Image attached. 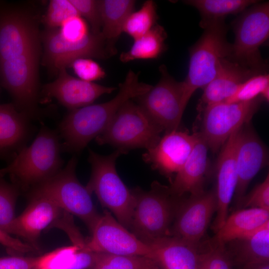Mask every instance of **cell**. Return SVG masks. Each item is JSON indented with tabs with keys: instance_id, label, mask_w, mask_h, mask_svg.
<instances>
[{
	"instance_id": "484cf974",
	"label": "cell",
	"mask_w": 269,
	"mask_h": 269,
	"mask_svg": "<svg viewBox=\"0 0 269 269\" xmlns=\"http://www.w3.org/2000/svg\"><path fill=\"white\" fill-rule=\"evenodd\" d=\"M97 255L72 244L38 257L34 269H90Z\"/></svg>"
},
{
	"instance_id": "ac0fdd59",
	"label": "cell",
	"mask_w": 269,
	"mask_h": 269,
	"mask_svg": "<svg viewBox=\"0 0 269 269\" xmlns=\"http://www.w3.org/2000/svg\"><path fill=\"white\" fill-rule=\"evenodd\" d=\"M241 127L236 130L223 145L217 161V214L212 227L215 232L222 227L228 216V208L236 188V149Z\"/></svg>"
},
{
	"instance_id": "7402d4cb",
	"label": "cell",
	"mask_w": 269,
	"mask_h": 269,
	"mask_svg": "<svg viewBox=\"0 0 269 269\" xmlns=\"http://www.w3.org/2000/svg\"><path fill=\"white\" fill-rule=\"evenodd\" d=\"M224 246L234 269L269 263V222Z\"/></svg>"
},
{
	"instance_id": "277c9868",
	"label": "cell",
	"mask_w": 269,
	"mask_h": 269,
	"mask_svg": "<svg viewBox=\"0 0 269 269\" xmlns=\"http://www.w3.org/2000/svg\"><path fill=\"white\" fill-rule=\"evenodd\" d=\"M134 206L130 231L147 245L171 236L172 226L180 202L169 187L154 181L150 189L131 190Z\"/></svg>"
},
{
	"instance_id": "ba28073f",
	"label": "cell",
	"mask_w": 269,
	"mask_h": 269,
	"mask_svg": "<svg viewBox=\"0 0 269 269\" xmlns=\"http://www.w3.org/2000/svg\"><path fill=\"white\" fill-rule=\"evenodd\" d=\"M163 130L132 100L117 111L104 131L95 138L99 145L109 144L127 153L130 150L153 148Z\"/></svg>"
},
{
	"instance_id": "4dcf8cb0",
	"label": "cell",
	"mask_w": 269,
	"mask_h": 269,
	"mask_svg": "<svg viewBox=\"0 0 269 269\" xmlns=\"http://www.w3.org/2000/svg\"><path fill=\"white\" fill-rule=\"evenodd\" d=\"M157 267L153 260L146 257L98 253L90 269H153Z\"/></svg>"
},
{
	"instance_id": "2e32d148",
	"label": "cell",
	"mask_w": 269,
	"mask_h": 269,
	"mask_svg": "<svg viewBox=\"0 0 269 269\" xmlns=\"http://www.w3.org/2000/svg\"><path fill=\"white\" fill-rule=\"evenodd\" d=\"M115 89L75 78L63 69L56 79L43 86L41 93L44 101L54 98L70 111L91 105L101 96Z\"/></svg>"
},
{
	"instance_id": "5b68a950",
	"label": "cell",
	"mask_w": 269,
	"mask_h": 269,
	"mask_svg": "<svg viewBox=\"0 0 269 269\" xmlns=\"http://www.w3.org/2000/svg\"><path fill=\"white\" fill-rule=\"evenodd\" d=\"M203 29L201 37L189 49L188 72L182 81L185 107L193 93L214 78L221 61L230 53L231 44L227 39L228 28L224 20L212 22Z\"/></svg>"
},
{
	"instance_id": "d6986e66",
	"label": "cell",
	"mask_w": 269,
	"mask_h": 269,
	"mask_svg": "<svg viewBox=\"0 0 269 269\" xmlns=\"http://www.w3.org/2000/svg\"><path fill=\"white\" fill-rule=\"evenodd\" d=\"M22 213L16 217L12 236L20 237L38 249L36 244L41 232L52 225L63 211L51 200L43 197H32Z\"/></svg>"
},
{
	"instance_id": "d590c367",
	"label": "cell",
	"mask_w": 269,
	"mask_h": 269,
	"mask_svg": "<svg viewBox=\"0 0 269 269\" xmlns=\"http://www.w3.org/2000/svg\"><path fill=\"white\" fill-rule=\"evenodd\" d=\"M76 8L79 15L88 23L91 32L97 34L101 33L102 28L100 0H70Z\"/></svg>"
},
{
	"instance_id": "5bb4252c",
	"label": "cell",
	"mask_w": 269,
	"mask_h": 269,
	"mask_svg": "<svg viewBox=\"0 0 269 269\" xmlns=\"http://www.w3.org/2000/svg\"><path fill=\"white\" fill-rule=\"evenodd\" d=\"M217 209L216 192L191 195L179 202L171 228V236L199 246Z\"/></svg>"
},
{
	"instance_id": "ab89813d",
	"label": "cell",
	"mask_w": 269,
	"mask_h": 269,
	"mask_svg": "<svg viewBox=\"0 0 269 269\" xmlns=\"http://www.w3.org/2000/svg\"><path fill=\"white\" fill-rule=\"evenodd\" d=\"M0 244L12 254H23L37 250L32 246L15 238L0 229Z\"/></svg>"
},
{
	"instance_id": "ffe728a7",
	"label": "cell",
	"mask_w": 269,
	"mask_h": 269,
	"mask_svg": "<svg viewBox=\"0 0 269 269\" xmlns=\"http://www.w3.org/2000/svg\"><path fill=\"white\" fill-rule=\"evenodd\" d=\"M260 73L229 59H223L214 78L203 89L198 108L223 102L231 97L239 86L251 76Z\"/></svg>"
},
{
	"instance_id": "7c38bea8",
	"label": "cell",
	"mask_w": 269,
	"mask_h": 269,
	"mask_svg": "<svg viewBox=\"0 0 269 269\" xmlns=\"http://www.w3.org/2000/svg\"><path fill=\"white\" fill-rule=\"evenodd\" d=\"M262 100L260 97L246 102H223L201 109L200 133L209 149L217 152L236 130L248 123L259 110Z\"/></svg>"
},
{
	"instance_id": "f1b7e54d",
	"label": "cell",
	"mask_w": 269,
	"mask_h": 269,
	"mask_svg": "<svg viewBox=\"0 0 269 269\" xmlns=\"http://www.w3.org/2000/svg\"><path fill=\"white\" fill-rule=\"evenodd\" d=\"M183 2L196 8L201 19L200 26L203 28L207 24L224 20L229 15L241 13L255 4V0H188Z\"/></svg>"
},
{
	"instance_id": "7a4b0ae2",
	"label": "cell",
	"mask_w": 269,
	"mask_h": 269,
	"mask_svg": "<svg viewBox=\"0 0 269 269\" xmlns=\"http://www.w3.org/2000/svg\"><path fill=\"white\" fill-rule=\"evenodd\" d=\"M151 87L139 81L138 73L130 70L112 99L69 111L58 126V133L63 140L62 151L73 153L80 152L104 131L126 102L143 94Z\"/></svg>"
},
{
	"instance_id": "52a82bcc",
	"label": "cell",
	"mask_w": 269,
	"mask_h": 269,
	"mask_svg": "<svg viewBox=\"0 0 269 269\" xmlns=\"http://www.w3.org/2000/svg\"><path fill=\"white\" fill-rule=\"evenodd\" d=\"M77 162L73 156L57 173L28 191V195L51 200L63 211L80 219L91 233L101 215L93 203L91 194L76 176Z\"/></svg>"
},
{
	"instance_id": "6da1fadb",
	"label": "cell",
	"mask_w": 269,
	"mask_h": 269,
	"mask_svg": "<svg viewBox=\"0 0 269 269\" xmlns=\"http://www.w3.org/2000/svg\"><path fill=\"white\" fill-rule=\"evenodd\" d=\"M39 18L26 7L0 15V81L16 108L33 120L42 115L38 106Z\"/></svg>"
},
{
	"instance_id": "f546056e",
	"label": "cell",
	"mask_w": 269,
	"mask_h": 269,
	"mask_svg": "<svg viewBox=\"0 0 269 269\" xmlns=\"http://www.w3.org/2000/svg\"><path fill=\"white\" fill-rule=\"evenodd\" d=\"M158 16L156 5L151 0L145 1L141 7L133 11L127 17L123 32L136 39L149 31L157 24Z\"/></svg>"
},
{
	"instance_id": "60d3db41",
	"label": "cell",
	"mask_w": 269,
	"mask_h": 269,
	"mask_svg": "<svg viewBox=\"0 0 269 269\" xmlns=\"http://www.w3.org/2000/svg\"><path fill=\"white\" fill-rule=\"evenodd\" d=\"M37 259L19 256L0 258V269H34Z\"/></svg>"
},
{
	"instance_id": "8fae6325",
	"label": "cell",
	"mask_w": 269,
	"mask_h": 269,
	"mask_svg": "<svg viewBox=\"0 0 269 269\" xmlns=\"http://www.w3.org/2000/svg\"><path fill=\"white\" fill-rule=\"evenodd\" d=\"M44 45L43 62L51 73L58 74L80 58L106 59L116 53L100 33L90 32L78 41L64 39L59 28L47 29L41 34Z\"/></svg>"
},
{
	"instance_id": "3957f363",
	"label": "cell",
	"mask_w": 269,
	"mask_h": 269,
	"mask_svg": "<svg viewBox=\"0 0 269 269\" xmlns=\"http://www.w3.org/2000/svg\"><path fill=\"white\" fill-rule=\"evenodd\" d=\"M60 138L57 131L41 127L31 144L0 169V177L9 175L13 184L24 192L49 179L62 169L64 164Z\"/></svg>"
},
{
	"instance_id": "f35d334b",
	"label": "cell",
	"mask_w": 269,
	"mask_h": 269,
	"mask_svg": "<svg viewBox=\"0 0 269 269\" xmlns=\"http://www.w3.org/2000/svg\"><path fill=\"white\" fill-rule=\"evenodd\" d=\"M59 30L64 39L70 41H80L91 32L89 24L80 15L72 17L65 21Z\"/></svg>"
},
{
	"instance_id": "9c48e42d",
	"label": "cell",
	"mask_w": 269,
	"mask_h": 269,
	"mask_svg": "<svg viewBox=\"0 0 269 269\" xmlns=\"http://www.w3.org/2000/svg\"><path fill=\"white\" fill-rule=\"evenodd\" d=\"M235 40L231 44L229 59L248 69L267 72V62L260 47L269 36V2H257L233 22Z\"/></svg>"
},
{
	"instance_id": "e575fe53",
	"label": "cell",
	"mask_w": 269,
	"mask_h": 269,
	"mask_svg": "<svg viewBox=\"0 0 269 269\" xmlns=\"http://www.w3.org/2000/svg\"><path fill=\"white\" fill-rule=\"evenodd\" d=\"M79 15L70 0H51L43 17L46 28H59L68 19Z\"/></svg>"
},
{
	"instance_id": "1f68e13d",
	"label": "cell",
	"mask_w": 269,
	"mask_h": 269,
	"mask_svg": "<svg viewBox=\"0 0 269 269\" xmlns=\"http://www.w3.org/2000/svg\"><path fill=\"white\" fill-rule=\"evenodd\" d=\"M269 100V74L267 72L255 74L238 88L235 93L225 102L240 103L252 101L259 97Z\"/></svg>"
},
{
	"instance_id": "30bf717a",
	"label": "cell",
	"mask_w": 269,
	"mask_h": 269,
	"mask_svg": "<svg viewBox=\"0 0 269 269\" xmlns=\"http://www.w3.org/2000/svg\"><path fill=\"white\" fill-rule=\"evenodd\" d=\"M159 71L158 83L135 100L146 115L167 133L178 130L186 107L182 82L172 77L164 65L159 67Z\"/></svg>"
},
{
	"instance_id": "74e56055",
	"label": "cell",
	"mask_w": 269,
	"mask_h": 269,
	"mask_svg": "<svg viewBox=\"0 0 269 269\" xmlns=\"http://www.w3.org/2000/svg\"><path fill=\"white\" fill-rule=\"evenodd\" d=\"M70 67L79 79L88 82L100 80L106 75L104 69L92 58H78L74 60Z\"/></svg>"
},
{
	"instance_id": "9a60e30c",
	"label": "cell",
	"mask_w": 269,
	"mask_h": 269,
	"mask_svg": "<svg viewBox=\"0 0 269 269\" xmlns=\"http://www.w3.org/2000/svg\"><path fill=\"white\" fill-rule=\"evenodd\" d=\"M199 133L190 134L178 130L165 133L155 146L142 154V159L153 169L170 177L182 167Z\"/></svg>"
},
{
	"instance_id": "8992f818",
	"label": "cell",
	"mask_w": 269,
	"mask_h": 269,
	"mask_svg": "<svg viewBox=\"0 0 269 269\" xmlns=\"http://www.w3.org/2000/svg\"><path fill=\"white\" fill-rule=\"evenodd\" d=\"M127 153L116 149L111 154L103 155L89 149L88 161L91 174L86 186L92 194L94 193L101 205L108 209L117 221L129 230L132 221L134 199L119 176L116 163L117 158Z\"/></svg>"
},
{
	"instance_id": "4fadbf2b",
	"label": "cell",
	"mask_w": 269,
	"mask_h": 269,
	"mask_svg": "<svg viewBox=\"0 0 269 269\" xmlns=\"http://www.w3.org/2000/svg\"><path fill=\"white\" fill-rule=\"evenodd\" d=\"M87 240V250L128 256H143L150 259L152 250L149 245L137 238L120 223L107 210L100 215Z\"/></svg>"
},
{
	"instance_id": "d4e9b609",
	"label": "cell",
	"mask_w": 269,
	"mask_h": 269,
	"mask_svg": "<svg viewBox=\"0 0 269 269\" xmlns=\"http://www.w3.org/2000/svg\"><path fill=\"white\" fill-rule=\"evenodd\" d=\"M269 222V211L259 208H242L227 218L222 227L209 243L224 245L248 235Z\"/></svg>"
},
{
	"instance_id": "44dd1931",
	"label": "cell",
	"mask_w": 269,
	"mask_h": 269,
	"mask_svg": "<svg viewBox=\"0 0 269 269\" xmlns=\"http://www.w3.org/2000/svg\"><path fill=\"white\" fill-rule=\"evenodd\" d=\"M30 121L14 105H0V158L11 160L26 146L33 131Z\"/></svg>"
},
{
	"instance_id": "4316f807",
	"label": "cell",
	"mask_w": 269,
	"mask_h": 269,
	"mask_svg": "<svg viewBox=\"0 0 269 269\" xmlns=\"http://www.w3.org/2000/svg\"><path fill=\"white\" fill-rule=\"evenodd\" d=\"M135 3L133 0H100L101 33L110 47L116 51L115 43L123 32L125 22L134 11Z\"/></svg>"
},
{
	"instance_id": "d6a6232c",
	"label": "cell",
	"mask_w": 269,
	"mask_h": 269,
	"mask_svg": "<svg viewBox=\"0 0 269 269\" xmlns=\"http://www.w3.org/2000/svg\"><path fill=\"white\" fill-rule=\"evenodd\" d=\"M19 189L0 179V229L12 236L16 218L15 204Z\"/></svg>"
},
{
	"instance_id": "7bdbcfd3",
	"label": "cell",
	"mask_w": 269,
	"mask_h": 269,
	"mask_svg": "<svg viewBox=\"0 0 269 269\" xmlns=\"http://www.w3.org/2000/svg\"><path fill=\"white\" fill-rule=\"evenodd\" d=\"M153 269H160L158 267H157V268H156Z\"/></svg>"
},
{
	"instance_id": "cb8c5ba5",
	"label": "cell",
	"mask_w": 269,
	"mask_h": 269,
	"mask_svg": "<svg viewBox=\"0 0 269 269\" xmlns=\"http://www.w3.org/2000/svg\"><path fill=\"white\" fill-rule=\"evenodd\" d=\"M151 259L160 269H198V246L169 236L148 244Z\"/></svg>"
},
{
	"instance_id": "83f0119b",
	"label": "cell",
	"mask_w": 269,
	"mask_h": 269,
	"mask_svg": "<svg viewBox=\"0 0 269 269\" xmlns=\"http://www.w3.org/2000/svg\"><path fill=\"white\" fill-rule=\"evenodd\" d=\"M166 38L164 27L157 23L147 33L134 39L130 49L120 54V60L127 63L138 59L157 58L166 49Z\"/></svg>"
},
{
	"instance_id": "b9f144b4",
	"label": "cell",
	"mask_w": 269,
	"mask_h": 269,
	"mask_svg": "<svg viewBox=\"0 0 269 269\" xmlns=\"http://www.w3.org/2000/svg\"><path fill=\"white\" fill-rule=\"evenodd\" d=\"M244 269H269V263L255 265Z\"/></svg>"
},
{
	"instance_id": "603a6c76",
	"label": "cell",
	"mask_w": 269,
	"mask_h": 269,
	"mask_svg": "<svg viewBox=\"0 0 269 269\" xmlns=\"http://www.w3.org/2000/svg\"><path fill=\"white\" fill-rule=\"evenodd\" d=\"M208 149L199 133L191 152L169 187L172 195L181 197L187 193L196 195L204 191L203 183L208 164Z\"/></svg>"
},
{
	"instance_id": "e0dca14e",
	"label": "cell",
	"mask_w": 269,
	"mask_h": 269,
	"mask_svg": "<svg viewBox=\"0 0 269 269\" xmlns=\"http://www.w3.org/2000/svg\"><path fill=\"white\" fill-rule=\"evenodd\" d=\"M268 162L267 149L255 132L243 125L236 149L237 182L234 199L238 207L252 179Z\"/></svg>"
},
{
	"instance_id": "8d00e7d4",
	"label": "cell",
	"mask_w": 269,
	"mask_h": 269,
	"mask_svg": "<svg viewBox=\"0 0 269 269\" xmlns=\"http://www.w3.org/2000/svg\"><path fill=\"white\" fill-rule=\"evenodd\" d=\"M239 209L259 208L269 211V175L246 194L239 206Z\"/></svg>"
},
{
	"instance_id": "836d02e7",
	"label": "cell",
	"mask_w": 269,
	"mask_h": 269,
	"mask_svg": "<svg viewBox=\"0 0 269 269\" xmlns=\"http://www.w3.org/2000/svg\"><path fill=\"white\" fill-rule=\"evenodd\" d=\"M208 247L198 248V269H234L224 245Z\"/></svg>"
}]
</instances>
